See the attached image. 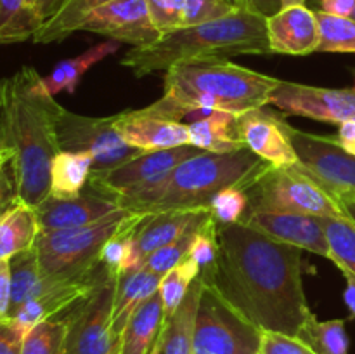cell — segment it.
<instances>
[{"instance_id": "obj_29", "label": "cell", "mask_w": 355, "mask_h": 354, "mask_svg": "<svg viewBox=\"0 0 355 354\" xmlns=\"http://www.w3.org/2000/svg\"><path fill=\"white\" fill-rule=\"evenodd\" d=\"M110 2L113 0H64L54 16L40 24L37 33L33 35V42L35 44H54V42L64 40L75 31H80L83 21L92 10Z\"/></svg>"}, {"instance_id": "obj_12", "label": "cell", "mask_w": 355, "mask_h": 354, "mask_svg": "<svg viewBox=\"0 0 355 354\" xmlns=\"http://www.w3.org/2000/svg\"><path fill=\"white\" fill-rule=\"evenodd\" d=\"M201 151L203 149H198L191 144L172 149L146 151L113 169L92 170L87 184L92 193L111 198V200L130 196L158 183L179 163Z\"/></svg>"}, {"instance_id": "obj_21", "label": "cell", "mask_w": 355, "mask_h": 354, "mask_svg": "<svg viewBox=\"0 0 355 354\" xmlns=\"http://www.w3.org/2000/svg\"><path fill=\"white\" fill-rule=\"evenodd\" d=\"M236 118V115L208 108L191 111L184 118L189 127L191 146L211 153H231L246 148L238 135Z\"/></svg>"}, {"instance_id": "obj_2", "label": "cell", "mask_w": 355, "mask_h": 354, "mask_svg": "<svg viewBox=\"0 0 355 354\" xmlns=\"http://www.w3.org/2000/svg\"><path fill=\"white\" fill-rule=\"evenodd\" d=\"M61 110L31 66L0 80V124L16 155L21 200L31 207L51 193L52 160L61 151L55 130Z\"/></svg>"}, {"instance_id": "obj_51", "label": "cell", "mask_w": 355, "mask_h": 354, "mask_svg": "<svg viewBox=\"0 0 355 354\" xmlns=\"http://www.w3.org/2000/svg\"><path fill=\"white\" fill-rule=\"evenodd\" d=\"M12 151V149L9 148V144H7V139H6V134H3V128H2V124H0V156L6 155V153Z\"/></svg>"}, {"instance_id": "obj_56", "label": "cell", "mask_w": 355, "mask_h": 354, "mask_svg": "<svg viewBox=\"0 0 355 354\" xmlns=\"http://www.w3.org/2000/svg\"><path fill=\"white\" fill-rule=\"evenodd\" d=\"M354 89H355V83H354Z\"/></svg>"}, {"instance_id": "obj_30", "label": "cell", "mask_w": 355, "mask_h": 354, "mask_svg": "<svg viewBox=\"0 0 355 354\" xmlns=\"http://www.w3.org/2000/svg\"><path fill=\"white\" fill-rule=\"evenodd\" d=\"M297 337L304 340L315 354H349L350 349L345 319L319 321L311 312Z\"/></svg>"}, {"instance_id": "obj_42", "label": "cell", "mask_w": 355, "mask_h": 354, "mask_svg": "<svg viewBox=\"0 0 355 354\" xmlns=\"http://www.w3.org/2000/svg\"><path fill=\"white\" fill-rule=\"evenodd\" d=\"M260 354H315L304 340L298 337L286 335L279 332L262 330Z\"/></svg>"}, {"instance_id": "obj_28", "label": "cell", "mask_w": 355, "mask_h": 354, "mask_svg": "<svg viewBox=\"0 0 355 354\" xmlns=\"http://www.w3.org/2000/svg\"><path fill=\"white\" fill-rule=\"evenodd\" d=\"M94 160L89 153L59 151L51 167V193L49 196L69 200L82 194L89 183Z\"/></svg>"}, {"instance_id": "obj_9", "label": "cell", "mask_w": 355, "mask_h": 354, "mask_svg": "<svg viewBox=\"0 0 355 354\" xmlns=\"http://www.w3.org/2000/svg\"><path fill=\"white\" fill-rule=\"evenodd\" d=\"M260 344L262 330L203 283L194 325L193 354H260Z\"/></svg>"}, {"instance_id": "obj_50", "label": "cell", "mask_w": 355, "mask_h": 354, "mask_svg": "<svg viewBox=\"0 0 355 354\" xmlns=\"http://www.w3.org/2000/svg\"><path fill=\"white\" fill-rule=\"evenodd\" d=\"M336 203L340 205V208L343 210V215H345L349 221H352L355 224V194H349V196H340L336 200Z\"/></svg>"}, {"instance_id": "obj_25", "label": "cell", "mask_w": 355, "mask_h": 354, "mask_svg": "<svg viewBox=\"0 0 355 354\" xmlns=\"http://www.w3.org/2000/svg\"><path fill=\"white\" fill-rule=\"evenodd\" d=\"M159 281H162V276L144 266L125 271L118 276L113 305V328L118 337H121L127 319L137 309V305L151 297L155 292H158Z\"/></svg>"}, {"instance_id": "obj_19", "label": "cell", "mask_w": 355, "mask_h": 354, "mask_svg": "<svg viewBox=\"0 0 355 354\" xmlns=\"http://www.w3.org/2000/svg\"><path fill=\"white\" fill-rule=\"evenodd\" d=\"M270 54L309 56L318 52L319 24L315 10L307 6H288L267 17Z\"/></svg>"}, {"instance_id": "obj_20", "label": "cell", "mask_w": 355, "mask_h": 354, "mask_svg": "<svg viewBox=\"0 0 355 354\" xmlns=\"http://www.w3.org/2000/svg\"><path fill=\"white\" fill-rule=\"evenodd\" d=\"M120 205L114 200L101 196L96 193H83L69 200L47 196L38 207H35L40 224V231H55V229L80 228L101 221L106 215L120 210Z\"/></svg>"}, {"instance_id": "obj_39", "label": "cell", "mask_w": 355, "mask_h": 354, "mask_svg": "<svg viewBox=\"0 0 355 354\" xmlns=\"http://www.w3.org/2000/svg\"><path fill=\"white\" fill-rule=\"evenodd\" d=\"M153 24L162 35L184 26L186 0H146Z\"/></svg>"}, {"instance_id": "obj_35", "label": "cell", "mask_w": 355, "mask_h": 354, "mask_svg": "<svg viewBox=\"0 0 355 354\" xmlns=\"http://www.w3.org/2000/svg\"><path fill=\"white\" fill-rule=\"evenodd\" d=\"M200 264L187 255L182 262L170 269L159 281V295L165 305V318L172 314L189 292L193 281L200 276Z\"/></svg>"}, {"instance_id": "obj_37", "label": "cell", "mask_w": 355, "mask_h": 354, "mask_svg": "<svg viewBox=\"0 0 355 354\" xmlns=\"http://www.w3.org/2000/svg\"><path fill=\"white\" fill-rule=\"evenodd\" d=\"M198 229H191V231H187L186 235H182L179 239L170 243V245L163 246V248L151 253V255L148 257V260L144 262V267H148L149 271H153V273L158 274V276H165L170 269H173L177 264L182 262V260L189 255V248L191 245H193L194 235H196Z\"/></svg>"}, {"instance_id": "obj_14", "label": "cell", "mask_w": 355, "mask_h": 354, "mask_svg": "<svg viewBox=\"0 0 355 354\" xmlns=\"http://www.w3.org/2000/svg\"><path fill=\"white\" fill-rule=\"evenodd\" d=\"M80 31L104 35L134 47H148L162 38L153 24L146 0H113L87 16Z\"/></svg>"}, {"instance_id": "obj_17", "label": "cell", "mask_w": 355, "mask_h": 354, "mask_svg": "<svg viewBox=\"0 0 355 354\" xmlns=\"http://www.w3.org/2000/svg\"><path fill=\"white\" fill-rule=\"evenodd\" d=\"M211 217L210 208H193V210H166L149 214L134 233L130 260L127 271L144 266L148 257L156 250L170 245L191 229H198Z\"/></svg>"}, {"instance_id": "obj_32", "label": "cell", "mask_w": 355, "mask_h": 354, "mask_svg": "<svg viewBox=\"0 0 355 354\" xmlns=\"http://www.w3.org/2000/svg\"><path fill=\"white\" fill-rule=\"evenodd\" d=\"M69 311L40 321L33 328L28 330L21 354H64L66 335L69 328Z\"/></svg>"}, {"instance_id": "obj_18", "label": "cell", "mask_w": 355, "mask_h": 354, "mask_svg": "<svg viewBox=\"0 0 355 354\" xmlns=\"http://www.w3.org/2000/svg\"><path fill=\"white\" fill-rule=\"evenodd\" d=\"M114 128L128 146L141 151H158L191 144L186 121L151 113L146 108L114 115Z\"/></svg>"}, {"instance_id": "obj_16", "label": "cell", "mask_w": 355, "mask_h": 354, "mask_svg": "<svg viewBox=\"0 0 355 354\" xmlns=\"http://www.w3.org/2000/svg\"><path fill=\"white\" fill-rule=\"evenodd\" d=\"M238 135L246 148L277 169H291L298 163L293 144L284 130V118L270 111L252 110L236 118Z\"/></svg>"}, {"instance_id": "obj_4", "label": "cell", "mask_w": 355, "mask_h": 354, "mask_svg": "<svg viewBox=\"0 0 355 354\" xmlns=\"http://www.w3.org/2000/svg\"><path fill=\"white\" fill-rule=\"evenodd\" d=\"M279 82L231 61L177 65L165 71L163 96L146 110L180 121L201 108L239 117L267 106Z\"/></svg>"}, {"instance_id": "obj_3", "label": "cell", "mask_w": 355, "mask_h": 354, "mask_svg": "<svg viewBox=\"0 0 355 354\" xmlns=\"http://www.w3.org/2000/svg\"><path fill=\"white\" fill-rule=\"evenodd\" d=\"M246 54H270L267 17L252 10H234L220 19L162 35L148 47H132L121 66L135 76H146L177 65L229 61Z\"/></svg>"}, {"instance_id": "obj_55", "label": "cell", "mask_w": 355, "mask_h": 354, "mask_svg": "<svg viewBox=\"0 0 355 354\" xmlns=\"http://www.w3.org/2000/svg\"><path fill=\"white\" fill-rule=\"evenodd\" d=\"M352 17H354V19H355V10H354V14H352Z\"/></svg>"}, {"instance_id": "obj_48", "label": "cell", "mask_w": 355, "mask_h": 354, "mask_svg": "<svg viewBox=\"0 0 355 354\" xmlns=\"http://www.w3.org/2000/svg\"><path fill=\"white\" fill-rule=\"evenodd\" d=\"M345 278V292H343V301H345L347 307H349L350 316L355 318V274L350 271L340 269Z\"/></svg>"}, {"instance_id": "obj_43", "label": "cell", "mask_w": 355, "mask_h": 354, "mask_svg": "<svg viewBox=\"0 0 355 354\" xmlns=\"http://www.w3.org/2000/svg\"><path fill=\"white\" fill-rule=\"evenodd\" d=\"M24 335L10 318L0 319V354H21Z\"/></svg>"}, {"instance_id": "obj_38", "label": "cell", "mask_w": 355, "mask_h": 354, "mask_svg": "<svg viewBox=\"0 0 355 354\" xmlns=\"http://www.w3.org/2000/svg\"><path fill=\"white\" fill-rule=\"evenodd\" d=\"M21 201L16 155L9 151L0 156V217Z\"/></svg>"}, {"instance_id": "obj_47", "label": "cell", "mask_w": 355, "mask_h": 354, "mask_svg": "<svg viewBox=\"0 0 355 354\" xmlns=\"http://www.w3.org/2000/svg\"><path fill=\"white\" fill-rule=\"evenodd\" d=\"M338 144L345 149L347 153L355 156V120L343 121L338 125Z\"/></svg>"}, {"instance_id": "obj_46", "label": "cell", "mask_w": 355, "mask_h": 354, "mask_svg": "<svg viewBox=\"0 0 355 354\" xmlns=\"http://www.w3.org/2000/svg\"><path fill=\"white\" fill-rule=\"evenodd\" d=\"M246 10L269 17L283 9V0H245Z\"/></svg>"}, {"instance_id": "obj_44", "label": "cell", "mask_w": 355, "mask_h": 354, "mask_svg": "<svg viewBox=\"0 0 355 354\" xmlns=\"http://www.w3.org/2000/svg\"><path fill=\"white\" fill-rule=\"evenodd\" d=\"M10 298H12L10 262L9 260H0V319L9 318Z\"/></svg>"}, {"instance_id": "obj_13", "label": "cell", "mask_w": 355, "mask_h": 354, "mask_svg": "<svg viewBox=\"0 0 355 354\" xmlns=\"http://www.w3.org/2000/svg\"><path fill=\"white\" fill-rule=\"evenodd\" d=\"M269 104L286 115L340 125L355 120V89H329L281 80Z\"/></svg>"}, {"instance_id": "obj_11", "label": "cell", "mask_w": 355, "mask_h": 354, "mask_svg": "<svg viewBox=\"0 0 355 354\" xmlns=\"http://www.w3.org/2000/svg\"><path fill=\"white\" fill-rule=\"evenodd\" d=\"M55 130L59 149L89 153L94 160L92 170L113 169L146 153L132 148L121 139L114 128V117H83L62 108Z\"/></svg>"}, {"instance_id": "obj_41", "label": "cell", "mask_w": 355, "mask_h": 354, "mask_svg": "<svg viewBox=\"0 0 355 354\" xmlns=\"http://www.w3.org/2000/svg\"><path fill=\"white\" fill-rule=\"evenodd\" d=\"M234 10V7L229 6L225 0H186L182 28L210 23V21L229 16Z\"/></svg>"}, {"instance_id": "obj_31", "label": "cell", "mask_w": 355, "mask_h": 354, "mask_svg": "<svg viewBox=\"0 0 355 354\" xmlns=\"http://www.w3.org/2000/svg\"><path fill=\"white\" fill-rule=\"evenodd\" d=\"M40 24L28 0H0V44L33 38Z\"/></svg>"}, {"instance_id": "obj_8", "label": "cell", "mask_w": 355, "mask_h": 354, "mask_svg": "<svg viewBox=\"0 0 355 354\" xmlns=\"http://www.w3.org/2000/svg\"><path fill=\"white\" fill-rule=\"evenodd\" d=\"M120 274L101 267L96 287L69 311L64 354H118L120 337L113 328V305Z\"/></svg>"}, {"instance_id": "obj_24", "label": "cell", "mask_w": 355, "mask_h": 354, "mask_svg": "<svg viewBox=\"0 0 355 354\" xmlns=\"http://www.w3.org/2000/svg\"><path fill=\"white\" fill-rule=\"evenodd\" d=\"M165 321V305L158 292L137 305L120 337L118 354H151Z\"/></svg>"}, {"instance_id": "obj_36", "label": "cell", "mask_w": 355, "mask_h": 354, "mask_svg": "<svg viewBox=\"0 0 355 354\" xmlns=\"http://www.w3.org/2000/svg\"><path fill=\"white\" fill-rule=\"evenodd\" d=\"M248 210V196L245 189L238 186L225 187L220 193L214 196L210 201L211 217L217 221V224H236L241 222Z\"/></svg>"}, {"instance_id": "obj_1", "label": "cell", "mask_w": 355, "mask_h": 354, "mask_svg": "<svg viewBox=\"0 0 355 354\" xmlns=\"http://www.w3.org/2000/svg\"><path fill=\"white\" fill-rule=\"evenodd\" d=\"M217 235V259L200 271L201 281L257 328L297 337L312 312L302 278L304 250L245 222L218 224Z\"/></svg>"}, {"instance_id": "obj_26", "label": "cell", "mask_w": 355, "mask_h": 354, "mask_svg": "<svg viewBox=\"0 0 355 354\" xmlns=\"http://www.w3.org/2000/svg\"><path fill=\"white\" fill-rule=\"evenodd\" d=\"M38 235L37 210L21 201L0 217V260H10L16 253L30 250Z\"/></svg>"}, {"instance_id": "obj_45", "label": "cell", "mask_w": 355, "mask_h": 354, "mask_svg": "<svg viewBox=\"0 0 355 354\" xmlns=\"http://www.w3.org/2000/svg\"><path fill=\"white\" fill-rule=\"evenodd\" d=\"M319 3L322 12L333 14V16L340 17H352L355 10V0H314Z\"/></svg>"}, {"instance_id": "obj_53", "label": "cell", "mask_w": 355, "mask_h": 354, "mask_svg": "<svg viewBox=\"0 0 355 354\" xmlns=\"http://www.w3.org/2000/svg\"><path fill=\"white\" fill-rule=\"evenodd\" d=\"M307 0H283V7L288 6H305Z\"/></svg>"}, {"instance_id": "obj_33", "label": "cell", "mask_w": 355, "mask_h": 354, "mask_svg": "<svg viewBox=\"0 0 355 354\" xmlns=\"http://www.w3.org/2000/svg\"><path fill=\"white\" fill-rule=\"evenodd\" d=\"M319 24L318 52L355 54V19L315 10Z\"/></svg>"}, {"instance_id": "obj_54", "label": "cell", "mask_w": 355, "mask_h": 354, "mask_svg": "<svg viewBox=\"0 0 355 354\" xmlns=\"http://www.w3.org/2000/svg\"><path fill=\"white\" fill-rule=\"evenodd\" d=\"M28 3H30V6L35 9V3H37V0H28Z\"/></svg>"}, {"instance_id": "obj_6", "label": "cell", "mask_w": 355, "mask_h": 354, "mask_svg": "<svg viewBox=\"0 0 355 354\" xmlns=\"http://www.w3.org/2000/svg\"><path fill=\"white\" fill-rule=\"evenodd\" d=\"M128 210L120 208L80 228L40 231L33 248L44 276L52 280H89L101 267L104 243L118 231Z\"/></svg>"}, {"instance_id": "obj_5", "label": "cell", "mask_w": 355, "mask_h": 354, "mask_svg": "<svg viewBox=\"0 0 355 354\" xmlns=\"http://www.w3.org/2000/svg\"><path fill=\"white\" fill-rule=\"evenodd\" d=\"M269 165L248 148L231 153L201 151L170 170L153 186L118 198L121 208L141 214L210 208V201L225 187H246Z\"/></svg>"}, {"instance_id": "obj_22", "label": "cell", "mask_w": 355, "mask_h": 354, "mask_svg": "<svg viewBox=\"0 0 355 354\" xmlns=\"http://www.w3.org/2000/svg\"><path fill=\"white\" fill-rule=\"evenodd\" d=\"M10 262V278H12V298H10V311L9 316L14 311L21 307L24 302L33 301V298L47 297V295L61 292L78 281L85 280H52L42 274L40 266H38L37 252L31 246L30 250L16 253ZM90 280V278H89Z\"/></svg>"}, {"instance_id": "obj_34", "label": "cell", "mask_w": 355, "mask_h": 354, "mask_svg": "<svg viewBox=\"0 0 355 354\" xmlns=\"http://www.w3.org/2000/svg\"><path fill=\"white\" fill-rule=\"evenodd\" d=\"M331 248V262L355 274V224L347 217H321Z\"/></svg>"}, {"instance_id": "obj_49", "label": "cell", "mask_w": 355, "mask_h": 354, "mask_svg": "<svg viewBox=\"0 0 355 354\" xmlns=\"http://www.w3.org/2000/svg\"><path fill=\"white\" fill-rule=\"evenodd\" d=\"M62 2L64 0H37V3H35V12H37L38 19L44 23L49 17L54 16L55 10L61 7Z\"/></svg>"}, {"instance_id": "obj_52", "label": "cell", "mask_w": 355, "mask_h": 354, "mask_svg": "<svg viewBox=\"0 0 355 354\" xmlns=\"http://www.w3.org/2000/svg\"><path fill=\"white\" fill-rule=\"evenodd\" d=\"M231 7H234L236 10H246V3L245 0H225Z\"/></svg>"}, {"instance_id": "obj_23", "label": "cell", "mask_w": 355, "mask_h": 354, "mask_svg": "<svg viewBox=\"0 0 355 354\" xmlns=\"http://www.w3.org/2000/svg\"><path fill=\"white\" fill-rule=\"evenodd\" d=\"M201 290L203 281L198 276L179 307L163 321L162 332L151 351L153 354H193L194 325Z\"/></svg>"}, {"instance_id": "obj_27", "label": "cell", "mask_w": 355, "mask_h": 354, "mask_svg": "<svg viewBox=\"0 0 355 354\" xmlns=\"http://www.w3.org/2000/svg\"><path fill=\"white\" fill-rule=\"evenodd\" d=\"M118 47H120V42L107 40L103 42V44L94 45L89 51L76 56V58H69L58 62L55 68L52 69L47 76H44V85L45 89H47V92L51 94V96H55V94H59L61 90H68V94H75L82 76L85 75L94 65L103 61L107 56L114 54V52L118 51Z\"/></svg>"}, {"instance_id": "obj_7", "label": "cell", "mask_w": 355, "mask_h": 354, "mask_svg": "<svg viewBox=\"0 0 355 354\" xmlns=\"http://www.w3.org/2000/svg\"><path fill=\"white\" fill-rule=\"evenodd\" d=\"M248 210H274L309 214L318 217H345L340 205L318 183L298 169L267 165L252 184L243 187Z\"/></svg>"}, {"instance_id": "obj_10", "label": "cell", "mask_w": 355, "mask_h": 354, "mask_svg": "<svg viewBox=\"0 0 355 354\" xmlns=\"http://www.w3.org/2000/svg\"><path fill=\"white\" fill-rule=\"evenodd\" d=\"M284 130L298 156L295 169L318 183L333 200L355 194V156L328 135H315L284 121Z\"/></svg>"}, {"instance_id": "obj_15", "label": "cell", "mask_w": 355, "mask_h": 354, "mask_svg": "<svg viewBox=\"0 0 355 354\" xmlns=\"http://www.w3.org/2000/svg\"><path fill=\"white\" fill-rule=\"evenodd\" d=\"M241 222L259 229L260 233L277 239V242L298 246V248L318 253V255L331 260V248H329L328 238H326L324 226L318 215L255 210L246 212Z\"/></svg>"}, {"instance_id": "obj_40", "label": "cell", "mask_w": 355, "mask_h": 354, "mask_svg": "<svg viewBox=\"0 0 355 354\" xmlns=\"http://www.w3.org/2000/svg\"><path fill=\"white\" fill-rule=\"evenodd\" d=\"M218 224L214 217L208 219L203 226L196 231L193 245L189 248V257H193L201 269L214 266L218 252Z\"/></svg>"}]
</instances>
